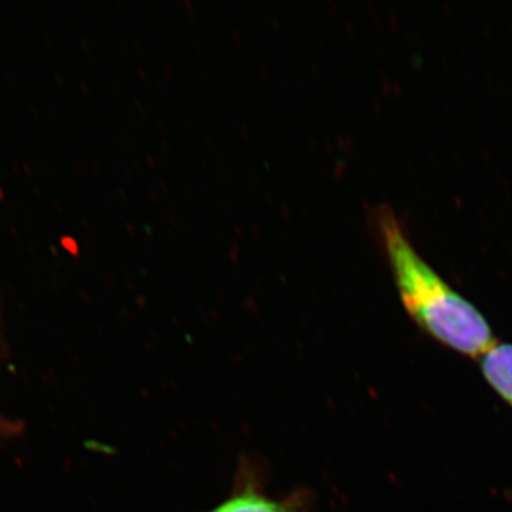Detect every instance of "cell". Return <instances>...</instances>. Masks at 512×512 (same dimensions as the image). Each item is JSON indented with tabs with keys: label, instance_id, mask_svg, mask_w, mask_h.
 I'll use <instances>...</instances> for the list:
<instances>
[{
	"label": "cell",
	"instance_id": "cell-1",
	"mask_svg": "<svg viewBox=\"0 0 512 512\" xmlns=\"http://www.w3.org/2000/svg\"><path fill=\"white\" fill-rule=\"evenodd\" d=\"M377 228L404 309L424 333L460 355L481 359L495 346L491 326L414 249L389 208L377 212Z\"/></svg>",
	"mask_w": 512,
	"mask_h": 512
},
{
	"label": "cell",
	"instance_id": "cell-2",
	"mask_svg": "<svg viewBox=\"0 0 512 512\" xmlns=\"http://www.w3.org/2000/svg\"><path fill=\"white\" fill-rule=\"evenodd\" d=\"M208 512H309L308 500L301 494L271 498L249 483L241 485L231 497Z\"/></svg>",
	"mask_w": 512,
	"mask_h": 512
},
{
	"label": "cell",
	"instance_id": "cell-3",
	"mask_svg": "<svg viewBox=\"0 0 512 512\" xmlns=\"http://www.w3.org/2000/svg\"><path fill=\"white\" fill-rule=\"evenodd\" d=\"M480 367L491 389L512 407V345L495 343L494 348L481 357Z\"/></svg>",
	"mask_w": 512,
	"mask_h": 512
}]
</instances>
